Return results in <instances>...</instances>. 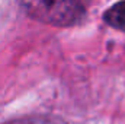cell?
<instances>
[{
  "instance_id": "6da1fadb",
  "label": "cell",
  "mask_w": 125,
  "mask_h": 124,
  "mask_svg": "<svg viewBox=\"0 0 125 124\" xmlns=\"http://www.w3.org/2000/svg\"><path fill=\"white\" fill-rule=\"evenodd\" d=\"M22 10L42 24L67 28L84 18V9L79 0H16Z\"/></svg>"
},
{
  "instance_id": "7a4b0ae2",
  "label": "cell",
  "mask_w": 125,
  "mask_h": 124,
  "mask_svg": "<svg viewBox=\"0 0 125 124\" xmlns=\"http://www.w3.org/2000/svg\"><path fill=\"white\" fill-rule=\"evenodd\" d=\"M103 21L115 29L125 31V0H121L111 6L103 13Z\"/></svg>"
}]
</instances>
